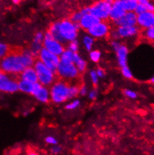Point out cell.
Here are the masks:
<instances>
[{
    "mask_svg": "<svg viewBox=\"0 0 154 155\" xmlns=\"http://www.w3.org/2000/svg\"><path fill=\"white\" fill-rule=\"evenodd\" d=\"M88 94V88L85 85H82L79 88V94L82 96H85Z\"/></svg>",
    "mask_w": 154,
    "mask_h": 155,
    "instance_id": "39",
    "label": "cell"
},
{
    "mask_svg": "<svg viewBox=\"0 0 154 155\" xmlns=\"http://www.w3.org/2000/svg\"><path fill=\"white\" fill-rule=\"evenodd\" d=\"M61 151H62V147L59 145H53V147L51 148V152L54 154H59Z\"/></svg>",
    "mask_w": 154,
    "mask_h": 155,
    "instance_id": "38",
    "label": "cell"
},
{
    "mask_svg": "<svg viewBox=\"0 0 154 155\" xmlns=\"http://www.w3.org/2000/svg\"><path fill=\"white\" fill-rule=\"evenodd\" d=\"M145 38L149 41H153L154 39V27H150L145 29L144 33Z\"/></svg>",
    "mask_w": 154,
    "mask_h": 155,
    "instance_id": "32",
    "label": "cell"
},
{
    "mask_svg": "<svg viewBox=\"0 0 154 155\" xmlns=\"http://www.w3.org/2000/svg\"><path fill=\"white\" fill-rule=\"evenodd\" d=\"M151 83L152 84H153V83H154V77H152V78H151Z\"/></svg>",
    "mask_w": 154,
    "mask_h": 155,
    "instance_id": "46",
    "label": "cell"
},
{
    "mask_svg": "<svg viewBox=\"0 0 154 155\" xmlns=\"http://www.w3.org/2000/svg\"><path fill=\"white\" fill-rule=\"evenodd\" d=\"M34 83H29V82L20 80L18 82V90L21 92L31 94L33 88H34Z\"/></svg>",
    "mask_w": 154,
    "mask_h": 155,
    "instance_id": "21",
    "label": "cell"
},
{
    "mask_svg": "<svg viewBox=\"0 0 154 155\" xmlns=\"http://www.w3.org/2000/svg\"><path fill=\"white\" fill-rule=\"evenodd\" d=\"M74 53L71 52L69 50H64L63 53L60 55L59 58L60 61L63 63H67V64H70L73 63V59H74Z\"/></svg>",
    "mask_w": 154,
    "mask_h": 155,
    "instance_id": "22",
    "label": "cell"
},
{
    "mask_svg": "<svg viewBox=\"0 0 154 155\" xmlns=\"http://www.w3.org/2000/svg\"><path fill=\"white\" fill-rule=\"evenodd\" d=\"M89 56H90V58L91 60L93 61V62H98L99 61H100V58H101V53H100L99 50H91V51H90V55H89Z\"/></svg>",
    "mask_w": 154,
    "mask_h": 155,
    "instance_id": "25",
    "label": "cell"
},
{
    "mask_svg": "<svg viewBox=\"0 0 154 155\" xmlns=\"http://www.w3.org/2000/svg\"><path fill=\"white\" fill-rule=\"evenodd\" d=\"M97 94H98V93H97V90H91V91L88 93V97L90 99L94 100L97 98Z\"/></svg>",
    "mask_w": 154,
    "mask_h": 155,
    "instance_id": "40",
    "label": "cell"
},
{
    "mask_svg": "<svg viewBox=\"0 0 154 155\" xmlns=\"http://www.w3.org/2000/svg\"><path fill=\"white\" fill-rule=\"evenodd\" d=\"M117 2L125 10L126 12H134L138 5L136 0H117Z\"/></svg>",
    "mask_w": 154,
    "mask_h": 155,
    "instance_id": "19",
    "label": "cell"
},
{
    "mask_svg": "<svg viewBox=\"0 0 154 155\" xmlns=\"http://www.w3.org/2000/svg\"><path fill=\"white\" fill-rule=\"evenodd\" d=\"M29 155H37V154H36V153H34V152H30L29 154Z\"/></svg>",
    "mask_w": 154,
    "mask_h": 155,
    "instance_id": "45",
    "label": "cell"
},
{
    "mask_svg": "<svg viewBox=\"0 0 154 155\" xmlns=\"http://www.w3.org/2000/svg\"><path fill=\"white\" fill-rule=\"evenodd\" d=\"M34 57L30 50H25L21 53H8L0 59V71L6 74H18L26 68L32 67Z\"/></svg>",
    "mask_w": 154,
    "mask_h": 155,
    "instance_id": "1",
    "label": "cell"
},
{
    "mask_svg": "<svg viewBox=\"0 0 154 155\" xmlns=\"http://www.w3.org/2000/svg\"><path fill=\"white\" fill-rule=\"evenodd\" d=\"M45 141L47 144L49 145H58V140H56L55 137H51V136H49L47 137L46 139H45Z\"/></svg>",
    "mask_w": 154,
    "mask_h": 155,
    "instance_id": "37",
    "label": "cell"
},
{
    "mask_svg": "<svg viewBox=\"0 0 154 155\" xmlns=\"http://www.w3.org/2000/svg\"><path fill=\"white\" fill-rule=\"evenodd\" d=\"M82 43L84 47H85V49L88 51H91L93 45H94V38H93L91 36H90L89 35H85L83 37Z\"/></svg>",
    "mask_w": 154,
    "mask_h": 155,
    "instance_id": "23",
    "label": "cell"
},
{
    "mask_svg": "<svg viewBox=\"0 0 154 155\" xmlns=\"http://www.w3.org/2000/svg\"><path fill=\"white\" fill-rule=\"evenodd\" d=\"M111 7V5L106 2L104 0H100L89 7V14L98 18L100 21H105L109 17Z\"/></svg>",
    "mask_w": 154,
    "mask_h": 155,
    "instance_id": "5",
    "label": "cell"
},
{
    "mask_svg": "<svg viewBox=\"0 0 154 155\" xmlns=\"http://www.w3.org/2000/svg\"><path fill=\"white\" fill-rule=\"evenodd\" d=\"M99 22H100V20L98 18H97L96 17L93 16L92 14H88L85 15H83L82 17L80 20L79 24L80 28H83V29L88 30L91 28L93 27L94 25H96L97 23H98Z\"/></svg>",
    "mask_w": 154,
    "mask_h": 155,
    "instance_id": "17",
    "label": "cell"
},
{
    "mask_svg": "<svg viewBox=\"0 0 154 155\" xmlns=\"http://www.w3.org/2000/svg\"><path fill=\"white\" fill-rule=\"evenodd\" d=\"M90 77H91V80L92 83L94 85H97L99 81V77L97 76V73H96V71L93 70L90 72Z\"/></svg>",
    "mask_w": 154,
    "mask_h": 155,
    "instance_id": "36",
    "label": "cell"
},
{
    "mask_svg": "<svg viewBox=\"0 0 154 155\" xmlns=\"http://www.w3.org/2000/svg\"><path fill=\"white\" fill-rule=\"evenodd\" d=\"M117 26H137V15L134 12H127L121 18L114 22Z\"/></svg>",
    "mask_w": 154,
    "mask_h": 155,
    "instance_id": "14",
    "label": "cell"
},
{
    "mask_svg": "<svg viewBox=\"0 0 154 155\" xmlns=\"http://www.w3.org/2000/svg\"><path fill=\"white\" fill-rule=\"evenodd\" d=\"M37 56L39 57L38 60H40L43 64H45L51 71L56 72L58 65L60 62V58L59 56L50 53L43 47L40 50Z\"/></svg>",
    "mask_w": 154,
    "mask_h": 155,
    "instance_id": "6",
    "label": "cell"
},
{
    "mask_svg": "<svg viewBox=\"0 0 154 155\" xmlns=\"http://www.w3.org/2000/svg\"><path fill=\"white\" fill-rule=\"evenodd\" d=\"M20 1H21V0H12V2H13L14 3H15V4H18Z\"/></svg>",
    "mask_w": 154,
    "mask_h": 155,
    "instance_id": "44",
    "label": "cell"
},
{
    "mask_svg": "<svg viewBox=\"0 0 154 155\" xmlns=\"http://www.w3.org/2000/svg\"><path fill=\"white\" fill-rule=\"evenodd\" d=\"M80 28L79 23H73L70 20H64L59 22V33L65 44L76 40Z\"/></svg>",
    "mask_w": 154,
    "mask_h": 155,
    "instance_id": "2",
    "label": "cell"
},
{
    "mask_svg": "<svg viewBox=\"0 0 154 155\" xmlns=\"http://www.w3.org/2000/svg\"><path fill=\"white\" fill-rule=\"evenodd\" d=\"M116 31L119 38H133L139 34V28L137 26H117Z\"/></svg>",
    "mask_w": 154,
    "mask_h": 155,
    "instance_id": "15",
    "label": "cell"
},
{
    "mask_svg": "<svg viewBox=\"0 0 154 155\" xmlns=\"http://www.w3.org/2000/svg\"><path fill=\"white\" fill-rule=\"evenodd\" d=\"M124 94H125V96H127V97L131 99H136L137 97V94H136V91H133V90L130 89H125L124 91Z\"/></svg>",
    "mask_w": 154,
    "mask_h": 155,
    "instance_id": "35",
    "label": "cell"
},
{
    "mask_svg": "<svg viewBox=\"0 0 154 155\" xmlns=\"http://www.w3.org/2000/svg\"><path fill=\"white\" fill-rule=\"evenodd\" d=\"M67 50H70L73 53H78L79 50V43L77 41V40H74L73 41L69 42V45H68V49Z\"/></svg>",
    "mask_w": 154,
    "mask_h": 155,
    "instance_id": "31",
    "label": "cell"
},
{
    "mask_svg": "<svg viewBox=\"0 0 154 155\" xmlns=\"http://www.w3.org/2000/svg\"><path fill=\"white\" fill-rule=\"evenodd\" d=\"M18 91V82L8 74L0 71V91L5 93H14Z\"/></svg>",
    "mask_w": 154,
    "mask_h": 155,
    "instance_id": "9",
    "label": "cell"
},
{
    "mask_svg": "<svg viewBox=\"0 0 154 155\" xmlns=\"http://www.w3.org/2000/svg\"><path fill=\"white\" fill-rule=\"evenodd\" d=\"M104 1L108 3V4H110V5H112V4H113V2H114V0H104Z\"/></svg>",
    "mask_w": 154,
    "mask_h": 155,
    "instance_id": "43",
    "label": "cell"
},
{
    "mask_svg": "<svg viewBox=\"0 0 154 155\" xmlns=\"http://www.w3.org/2000/svg\"><path fill=\"white\" fill-rule=\"evenodd\" d=\"M69 85L63 81L53 83L50 90V99L56 104H61L68 100Z\"/></svg>",
    "mask_w": 154,
    "mask_h": 155,
    "instance_id": "4",
    "label": "cell"
},
{
    "mask_svg": "<svg viewBox=\"0 0 154 155\" xmlns=\"http://www.w3.org/2000/svg\"><path fill=\"white\" fill-rule=\"evenodd\" d=\"M79 87L77 85H69L68 98L72 99L76 97L77 95H79Z\"/></svg>",
    "mask_w": 154,
    "mask_h": 155,
    "instance_id": "24",
    "label": "cell"
},
{
    "mask_svg": "<svg viewBox=\"0 0 154 155\" xmlns=\"http://www.w3.org/2000/svg\"><path fill=\"white\" fill-rule=\"evenodd\" d=\"M33 68L37 73L38 83L40 84L47 87L54 83L56 74V72L48 68L40 60L34 61Z\"/></svg>",
    "mask_w": 154,
    "mask_h": 155,
    "instance_id": "3",
    "label": "cell"
},
{
    "mask_svg": "<svg viewBox=\"0 0 154 155\" xmlns=\"http://www.w3.org/2000/svg\"><path fill=\"white\" fill-rule=\"evenodd\" d=\"M125 13V10L120 5V4L117 2V0H114L113 4L111 5L108 18L111 20H112L113 22H116L119 19L121 18Z\"/></svg>",
    "mask_w": 154,
    "mask_h": 155,
    "instance_id": "16",
    "label": "cell"
},
{
    "mask_svg": "<svg viewBox=\"0 0 154 155\" xmlns=\"http://www.w3.org/2000/svg\"><path fill=\"white\" fill-rule=\"evenodd\" d=\"M136 1H137L138 4H141L146 6V8H147V12H153L154 5L150 0H136Z\"/></svg>",
    "mask_w": 154,
    "mask_h": 155,
    "instance_id": "26",
    "label": "cell"
},
{
    "mask_svg": "<svg viewBox=\"0 0 154 155\" xmlns=\"http://www.w3.org/2000/svg\"><path fill=\"white\" fill-rule=\"evenodd\" d=\"M113 50L115 51L117 56V62L120 68L127 65L128 58V48L125 45H123L117 41H112L111 43Z\"/></svg>",
    "mask_w": 154,
    "mask_h": 155,
    "instance_id": "10",
    "label": "cell"
},
{
    "mask_svg": "<svg viewBox=\"0 0 154 155\" xmlns=\"http://www.w3.org/2000/svg\"><path fill=\"white\" fill-rule=\"evenodd\" d=\"M56 74L65 80H73L79 77V72L73 63L67 64L60 61L56 69Z\"/></svg>",
    "mask_w": 154,
    "mask_h": 155,
    "instance_id": "7",
    "label": "cell"
},
{
    "mask_svg": "<svg viewBox=\"0 0 154 155\" xmlns=\"http://www.w3.org/2000/svg\"></svg>",
    "mask_w": 154,
    "mask_h": 155,
    "instance_id": "47",
    "label": "cell"
},
{
    "mask_svg": "<svg viewBox=\"0 0 154 155\" xmlns=\"http://www.w3.org/2000/svg\"><path fill=\"white\" fill-rule=\"evenodd\" d=\"M43 47L50 53L60 56L64 50V45L60 42L55 40L48 31L44 34V38L43 41Z\"/></svg>",
    "mask_w": 154,
    "mask_h": 155,
    "instance_id": "8",
    "label": "cell"
},
{
    "mask_svg": "<svg viewBox=\"0 0 154 155\" xmlns=\"http://www.w3.org/2000/svg\"><path fill=\"white\" fill-rule=\"evenodd\" d=\"M80 12H81L82 15H85V14H89V7L84 8H82L80 11Z\"/></svg>",
    "mask_w": 154,
    "mask_h": 155,
    "instance_id": "42",
    "label": "cell"
},
{
    "mask_svg": "<svg viewBox=\"0 0 154 155\" xmlns=\"http://www.w3.org/2000/svg\"><path fill=\"white\" fill-rule=\"evenodd\" d=\"M82 14L81 12H75V13H73L72 14L71 17H70V21H72L73 23H79L80 20H81V18L82 17Z\"/></svg>",
    "mask_w": 154,
    "mask_h": 155,
    "instance_id": "33",
    "label": "cell"
},
{
    "mask_svg": "<svg viewBox=\"0 0 154 155\" xmlns=\"http://www.w3.org/2000/svg\"><path fill=\"white\" fill-rule=\"evenodd\" d=\"M80 106V101L79 100H74V101H71L70 103L67 104V106L65 107V108L67 110H74L78 108Z\"/></svg>",
    "mask_w": 154,
    "mask_h": 155,
    "instance_id": "30",
    "label": "cell"
},
{
    "mask_svg": "<svg viewBox=\"0 0 154 155\" xmlns=\"http://www.w3.org/2000/svg\"><path fill=\"white\" fill-rule=\"evenodd\" d=\"M137 25L143 28H148L154 26V13L146 12L137 15Z\"/></svg>",
    "mask_w": 154,
    "mask_h": 155,
    "instance_id": "13",
    "label": "cell"
},
{
    "mask_svg": "<svg viewBox=\"0 0 154 155\" xmlns=\"http://www.w3.org/2000/svg\"><path fill=\"white\" fill-rule=\"evenodd\" d=\"M8 53V47L7 44L0 41V59Z\"/></svg>",
    "mask_w": 154,
    "mask_h": 155,
    "instance_id": "29",
    "label": "cell"
},
{
    "mask_svg": "<svg viewBox=\"0 0 154 155\" xmlns=\"http://www.w3.org/2000/svg\"><path fill=\"white\" fill-rule=\"evenodd\" d=\"M110 32L109 26L105 21H100L88 30L89 35L93 38H102L107 36Z\"/></svg>",
    "mask_w": 154,
    "mask_h": 155,
    "instance_id": "11",
    "label": "cell"
},
{
    "mask_svg": "<svg viewBox=\"0 0 154 155\" xmlns=\"http://www.w3.org/2000/svg\"><path fill=\"white\" fill-rule=\"evenodd\" d=\"M96 73H97V76H98L99 79L100 78H103L105 77V71L102 68H98L97 71H96Z\"/></svg>",
    "mask_w": 154,
    "mask_h": 155,
    "instance_id": "41",
    "label": "cell"
},
{
    "mask_svg": "<svg viewBox=\"0 0 154 155\" xmlns=\"http://www.w3.org/2000/svg\"><path fill=\"white\" fill-rule=\"evenodd\" d=\"M31 94L35 97L37 101L41 103L48 102L50 99V90L46 86H43L39 83L34 84V88Z\"/></svg>",
    "mask_w": 154,
    "mask_h": 155,
    "instance_id": "12",
    "label": "cell"
},
{
    "mask_svg": "<svg viewBox=\"0 0 154 155\" xmlns=\"http://www.w3.org/2000/svg\"><path fill=\"white\" fill-rule=\"evenodd\" d=\"M121 73L122 75H123L125 78L129 79V80H130V79H132L133 77V72L130 70V68L128 67V65H125L124 66V67H121Z\"/></svg>",
    "mask_w": 154,
    "mask_h": 155,
    "instance_id": "27",
    "label": "cell"
},
{
    "mask_svg": "<svg viewBox=\"0 0 154 155\" xmlns=\"http://www.w3.org/2000/svg\"><path fill=\"white\" fill-rule=\"evenodd\" d=\"M147 12V9L146 8V6L143 5L141 4H138L137 6H136V9H135L134 12L136 15H139V14H141L144 12Z\"/></svg>",
    "mask_w": 154,
    "mask_h": 155,
    "instance_id": "34",
    "label": "cell"
},
{
    "mask_svg": "<svg viewBox=\"0 0 154 155\" xmlns=\"http://www.w3.org/2000/svg\"><path fill=\"white\" fill-rule=\"evenodd\" d=\"M20 80L29 82V83H38L37 73H36L33 66L32 67L27 68L23 72L20 73Z\"/></svg>",
    "mask_w": 154,
    "mask_h": 155,
    "instance_id": "18",
    "label": "cell"
},
{
    "mask_svg": "<svg viewBox=\"0 0 154 155\" xmlns=\"http://www.w3.org/2000/svg\"><path fill=\"white\" fill-rule=\"evenodd\" d=\"M73 64L76 66L77 70L79 73L84 72L87 68V63L86 61L79 56L78 53L74 54V59H73Z\"/></svg>",
    "mask_w": 154,
    "mask_h": 155,
    "instance_id": "20",
    "label": "cell"
},
{
    "mask_svg": "<svg viewBox=\"0 0 154 155\" xmlns=\"http://www.w3.org/2000/svg\"><path fill=\"white\" fill-rule=\"evenodd\" d=\"M43 38H44V34L43 32H41V31H38V32H37L34 35V37L32 42L43 45Z\"/></svg>",
    "mask_w": 154,
    "mask_h": 155,
    "instance_id": "28",
    "label": "cell"
}]
</instances>
